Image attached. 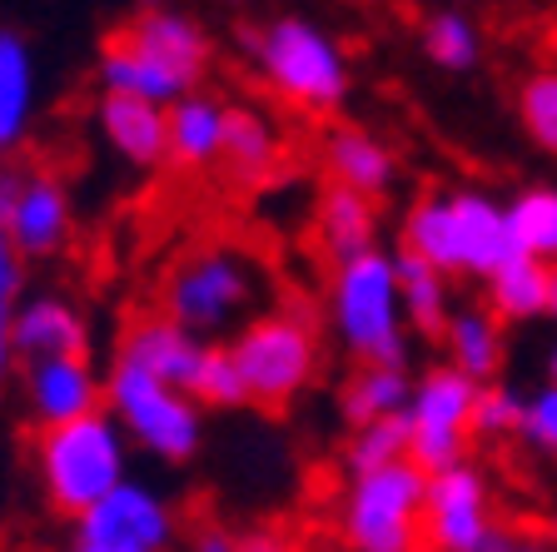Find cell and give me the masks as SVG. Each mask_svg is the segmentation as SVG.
<instances>
[{"mask_svg": "<svg viewBox=\"0 0 557 552\" xmlns=\"http://www.w3.org/2000/svg\"><path fill=\"white\" fill-rule=\"evenodd\" d=\"M404 249L433 265L438 274H468L483 284L518 259L508 205H498L483 189H448V195L413 199L404 214Z\"/></svg>", "mask_w": 557, "mask_h": 552, "instance_id": "cell-1", "label": "cell"}, {"mask_svg": "<svg viewBox=\"0 0 557 552\" xmlns=\"http://www.w3.org/2000/svg\"><path fill=\"white\" fill-rule=\"evenodd\" d=\"M35 473H40L50 507L81 523L95 503H104L120 483H129V438L104 408L81 424L40 428Z\"/></svg>", "mask_w": 557, "mask_h": 552, "instance_id": "cell-2", "label": "cell"}, {"mask_svg": "<svg viewBox=\"0 0 557 552\" xmlns=\"http://www.w3.org/2000/svg\"><path fill=\"white\" fill-rule=\"evenodd\" d=\"M329 319L338 344L354 364L373 368H408V319L398 299L394 254H363L354 265H338L329 279Z\"/></svg>", "mask_w": 557, "mask_h": 552, "instance_id": "cell-3", "label": "cell"}, {"mask_svg": "<svg viewBox=\"0 0 557 552\" xmlns=\"http://www.w3.org/2000/svg\"><path fill=\"white\" fill-rule=\"evenodd\" d=\"M255 70L278 100H289L294 110H309V115L338 110L354 85L344 46L319 21H304V15H278L255 35Z\"/></svg>", "mask_w": 557, "mask_h": 552, "instance_id": "cell-4", "label": "cell"}, {"mask_svg": "<svg viewBox=\"0 0 557 552\" xmlns=\"http://www.w3.org/2000/svg\"><path fill=\"white\" fill-rule=\"evenodd\" d=\"M429 473L413 458L379 473H359L338 498V532L348 552H429Z\"/></svg>", "mask_w": 557, "mask_h": 552, "instance_id": "cell-5", "label": "cell"}, {"mask_svg": "<svg viewBox=\"0 0 557 552\" xmlns=\"http://www.w3.org/2000/svg\"><path fill=\"white\" fill-rule=\"evenodd\" d=\"M259 294H264V279L249 254L234 244H205V249L185 254L164 279V319L205 339L249 319Z\"/></svg>", "mask_w": 557, "mask_h": 552, "instance_id": "cell-6", "label": "cell"}, {"mask_svg": "<svg viewBox=\"0 0 557 552\" xmlns=\"http://www.w3.org/2000/svg\"><path fill=\"white\" fill-rule=\"evenodd\" d=\"M230 354L244 373L249 403L269 408V414L299 398L309 389V379L319 373V334H313L309 309H299V304L239 323Z\"/></svg>", "mask_w": 557, "mask_h": 552, "instance_id": "cell-7", "label": "cell"}, {"mask_svg": "<svg viewBox=\"0 0 557 552\" xmlns=\"http://www.w3.org/2000/svg\"><path fill=\"white\" fill-rule=\"evenodd\" d=\"M104 414L125 428V438L135 449H145L150 458L170 463H189L205 443V414L185 389L150 379L129 364H115L104 373Z\"/></svg>", "mask_w": 557, "mask_h": 552, "instance_id": "cell-8", "label": "cell"}, {"mask_svg": "<svg viewBox=\"0 0 557 552\" xmlns=\"http://www.w3.org/2000/svg\"><path fill=\"white\" fill-rule=\"evenodd\" d=\"M473 403H478V383L468 373H458L453 364H433L413 379V403H408L413 449H408V458L429 478L468 463V449H473Z\"/></svg>", "mask_w": 557, "mask_h": 552, "instance_id": "cell-9", "label": "cell"}, {"mask_svg": "<svg viewBox=\"0 0 557 552\" xmlns=\"http://www.w3.org/2000/svg\"><path fill=\"white\" fill-rule=\"evenodd\" d=\"M423 532H429V552H508L518 538L508 523H498L487 478L473 463L429 478Z\"/></svg>", "mask_w": 557, "mask_h": 552, "instance_id": "cell-10", "label": "cell"}, {"mask_svg": "<svg viewBox=\"0 0 557 552\" xmlns=\"http://www.w3.org/2000/svg\"><path fill=\"white\" fill-rule=\"evenodd\" d=\"M0 230L15 259H55L75 234L70 189L46 170H0Z\"/></svg>", "mask_w": 557, "mask_h": 552, "instance_id": "cell-11", "label": "cell"}, {"mask_svg": "<svg viewBox=\"0 0 557 552\" xmlns=\"http://www.w3.org/2000/svg\"><path fill=\"white\" fill-rule=\"evenodd\" d=\"M174 538H180V518H174L170 498L150 483H135V478L120 483L104 503H95L75 523V542L115 552H170Z\"/></svg>", "mask_w": 557, "mask_h": 552, "instance_id": "cell-12", "label": "cell"}, {"mask_svg": "<svg viewBox=\"0 0 557 552\" xmlns=\"http://www.w3.org/2000/svg\"><path fill=\"white\" fill-rule=\"evenodd\" d=\"M115 35L129 50L150 56L154 65H164L174 81H185L189 90H199V75L209 70V56H214L205 25L189 11H174V5H150V11L129 15Z\"/></svg>", "mask_w": 557, "mask_h": 552, "instance_id": "cell-13", "label": "cell"}, {"mask_svg": "<svg viewBox=\"0 0 557 552\" xmlns=\"http://www.w3.org/2000/svg\"><path fill=\"white\" fill-rule=\"evenodd\" d=\"M25 403L40 428H65L104 408V373L90 358L25 364Z\"/></svg>", "mask_w": 557, "mask_h": 552, "instance_id": "cell-14", "label": "cell"}, {"mask_svg": "<svg viewBox=\"0 0 557 552\" xmlns=\"http://www.w3.org/2000/svg\"><path fill=\"white\" fill-rule=\"evenodd\" d=\"M11 354L21 364H50V358H90V323L60 294H35L15 304Z\"/></svg>", "mask_w": 557, "mask_h": 552, "instance_id": "cell-15", "label": "cell"}, {"mask_svg": "<svg viewBox=\"0 0 557 552\" xmlns=\"http://www.w3.org/2000/svg\"><path fill=\"white\" fill-rule=\"evenodd\" d=\"M205 348H209L205 339H195L189 329H180L174 319L150 314V319H135L125 334H120L115 364H129V368H139V373H150V379L170 383V389H185L189 393Z\"/></svg>", "mask_w": 557, "mask_h": 552, "instance_id": "cell-16", "label": "cell"}, {"mask_svg": "<svg viewBox=\"0 0 557 552\" xmlns=\"http://www.w3.org/2000/svg\"><path fill=\"white\" fill-rule=\"evenodd\" d=\"M95 125L100 139L115 150V160L135 164V170H160L170 164V110L129 95H100L95 100Z\"/></svg>", "mask_w": 557, "mask_h": 552, "instance_id": "cell-17", "label": "cell"}, {"mask_svg": "<svg viewBox=\"0 0 557 552\" xmlns=\"http://www.w3.org/2000/svg\"><path fill=\"white\" fill-rule=\"evenodd\" d=\"M319 160H324V170H329V184L354 189V195L373 199V205H379L398 180L394 150L363 125H334L324 135V145H319Z\"/></svg>", "mask_w": 557, "mask_h": 552, "instance_id": "cell-18", "label": "cell"}, {"mask_svg": "<svg viewBox=\"0 0 557 552\" xmlns=\"http://www.w3.org/2000/svg\"><path fill=\"white\" fill-rule=\"evenodd\" d=\"M313 234H319V249L338 265H354V259H363V254L379 249V205L363 195H354V189H338V184H329L324 195H319V205H313Z\"/></svg>", "mask_w": 557, "mask_h": 552, "instance_id": "cell-19", "label": "cell"}, {"mask_svg": "<svg viewBox=\"0 0 557 552\" xmlns=\"http://www.w3.org/2000/svg\"><path fill=\"white\" fill-rule=\"evenodd\" d=\"M224 125L230 105L209 90H189L180 105H170V164L174 170H209L224 155Z\"/></svg>", "mask_w": 557, "mask_h": 552, "instance_id": "cell-20", "label": "cell"}, {"mask_svg": "<svg viewBox=\"0 0 557 552\" xmlns=\"http://www.w3.org/2000/svg\"><path fill=\"white\" fill-rule=\"evenodd\" d=\"M95 81H100V95H129V100L160 105V110H170V105H180L189 95L185 81H174L170 70L154 65L150 56L129 50L120 35L104 40L100 60H95Z\"/></svg>", "mask_w": 557, "mask_h": 552, "instance_id": "cell-21", "label": "cell"}, {"mask_svg": "<svg viewBox=\"0 0 557 552\" xmlns=\"http://www.w3.org/2000/svg\"><path fill=\"white\" fill-rule=\"evenodd\" d=\"M443 354H448L443 364H453L478 389H487L508 364V334L487 309H453L448 329H443Z\"/></svg>", "mask_w": 557, "mask_h": 552, "instance_id": "cell-22", "label": "cell"}, {"mask_svg": "<svg viewBox=\"0 0 557 552\" xmlns=\"http://www.w3.org/2000/svg\"><path fill=\"white\" fill-rule=\"evenodd\" d=\"M278 139L274 120L255 105H230V125H224V155H220V170L230 174L234 184H259L269 180V170L278 164Z\"/></svg>", "mask_w": 557, "mask_h": 552, "instance_id": "cell-23", "label": "cell"}, {"mask_svg": "<svg viewBox=\"0 0 557 552\" xmlns=\"http://www.w3.org/2000/svg\"><path fill=\"white\" fill-rule=\"evenodd\" d=\"M413 403V379L408 368H373L354 364V373L338 389V414L348 418V428H369L383 418H404Z\"/></svg>", "mask_w": 557, "mask_h": 552, "instance_id": "cell-24", "label": "cell"}, {"mask_svg": "<svg viewBox=\"0 0 557 552\" xmlns=\"http://www.w3.org/2000/svg\"><path fill=\"white\" fill-rule=\"evenodd\" d=\"M394 269H398V299H404L408 334L443 339V329H448V319H453L448 274H438V269L423 265V259L408 249L394 254Z\"/></svg>", "mask_w": 557, "mask_h": 552, "instance_id": "cell-25", "label": "cell"}, {"mask_svg": "<svg viewBox=\"0 0 557 552\" xmlns=\"http://www.w3.org/2000/svg\"><path fill=\"white\" fill-rule=\"evenodd\" d=\"M547 284H553V269L518 254L512 265H503L498 274L487 279V314L498 323H533L547 319Z\"/></svg>", "mask_w": 557, "mask_h": 552, "instance_id": "cell-26", "label": "cell"}, {"mask_svg": "<svg viewBox=\"0 0 557 552\" xmlns=\"http://www.w3.org/2000/svg\"><path fill=\"white\" fill-rule=\"evenodd\" d=\"M508 224H512V240H518V254L557 269V184L518 189L508 205Z\"/></svg>", "mask_w": 557, "mask_h": 552, "instance_id": "cell-27", "label": "cell"}, {"mask_svg": "<svg viewBox=\"0 0 557 552\" xmlns=\"http://www.w3.org/2000/svg\"><path fill=\"white\" fill-rule=\"evenodd\" d=\"M30 100H35L30 50H25V40L15 30H0V150H11L25 135Z\"/></svg>", "mask_w": 557, "mask_h": 552, "instance_id": "cell-28", "label": "cell"}, {"mask_svg": "<svg viewBox=\"0 0 557 552\" xmlns=\"http://www.w3.org/2000/svg\"><path fill=\"white\" fill-rule=\"evenodd\" d=\"M423 56L448 75H463L483 60V30L468 11H433L423 21Z\"/></svg>", "mask_w": 557, "mask_h": 552, "instance_id": "cell-29", "label": "cell"}, {"mask_svg": "<svg viewBox=\"0 0 557 552\" xmlns=\"http://www.w3.org/2000/svg\"><path fill=\"white\" fill-rule=\"evenodd\" d=\"M408 449H413V428H408V414L404 418H383V424H369V428H354V433H348L344 468H348V478H359V473H379V468H394V463L408 458Z\"/></svg>", "mask_w": 557, "mask_h": 552, "instance_id": "cell-30", "label": "cell"}, {"mask_svg": "<svg viewBox=\"0 0 557 552\" xmlns=\"http://www.w3.org/2000/svg\"><path fill=\"white\" fill-rule=\"evenodd\" d=\"M189 398L199 408H244L249 403V389H244V373L234 364L230 344H209L205 358L195 368V383H189Z\"/></svg>", "mask_w": 557, "mask_h": 552, "instance_id": "cell-31", "label": "cell"}, {"mask_svg": "<svg viewBox=\"0 0 557 552\" xmlns=\"http://www.w3.org/2000/svg\"><path fill=\"white\" fill-rule=\"evenodd\" d=\"M518 120L537 150L557 155V65L533 70L518 85Z\"/></svg>", "mask_w": 557, "mask_h": 552, "instance_id": "cell-32", "label": "cell"}, {"mask_svg": "<svg viewBox=\"0 0 557 552\" xmlns=\"http://www.w3.org/2000/svg\"><path fill=\"white\" fill-rule=\"evenodd\" d=\"M522 403L512 389L503 383H487L478 389V403H473V438H508V433H522Z\"/></svg>", "mask_w": 557, "mask_h": 552, "instance_id": "cell-33", "label": "cell"}, {"mask_svg": "<svg viewBox=\"0 0 557 552\" xmlns=\"http://www.w3.org/2000/svg\"><path fill=\"white\" fill-rule=\"evenodd\" d=\"M518 438H528L537 453L557 458V383H543L533 398L522 403V433Z\"/></svg>", "mask_w": 557, "mask_h": 552, "instance_id": "cell-34", "label": "cell"}, {"mask_svg": "<svg viewBox=\"0 0 557 552\" xmlns=\"http://www.w3.org/2000/svg\"><path fill=\"white\" fill-rule=\"evenodd\" d=\"M15 289H21V259L5 244V230H0V379L11 373V319H15Z\"/></svg>", "mask_w": 557, "mask_h": 552, "instance_id": "cell-35", "label": "cell"}, {"mask_svg": "<svg viewBox=\"0 0 557 552\" xmlns=\"http://www.w3.org/2000/svg\"><path fill=\"white\" fill-rule=\"evenodd\" d=\"M189 552H239V532L224 528V523H205V528H195Z\"/></svg>", "mask_w": 557, "mask_h": 552, "instance_id": "cell-36", "label": "cell"}, {"mask_svg": "<svg viewBox=\"0 0 557 552\" xmlns=\"http://www.w3.org/2000/svg\"><path fill=\"white\" fill-rule=\"evenodd\" d=\"M239 552H299L278 528H255V532H239Z\"/></svg>", "mask_w": 557, "mask_h": 552, "instance_id": "cell-37", "label": "cell"}, {"mask_svg": "<svg viewBox=\"0 0 557 552\" xmlns=\"http://www.w3.org/2000/svg\"><path fill=\"white\" fill-rule=\"evenodd\" d=\"M508 552H557V542H553V538H543V532H518Z\"/></svg>", "mask_w": 557, "mask_h": 552, "instance_id": "cell-38", "label": "cell"}, {"mask_svg": "<svg viewBox=\"0 0 557 552\" xmlns=\"http://www.w3.org/2000/svg\"><path fill=\"white\" fill-rule=\"evenodd\" d=\"M547 319L557 323V269H553V284H547Z\"/></svg>", "mask_w": 557, "mask_h": 552, "instance_id": "cell-39", "label": "cell"}, {"mask_svg": "<svg viewBox=\"0 0 557 552\" xmlns=\"http://www.w3.org/2000/svg\"><path fill=\"white\" fill-rule=\"evenodd\" d=\"M547 383H557V348L547 354Z\"/></svg>", "mask_w": 557, "mask_h": 552, "instance_id": "cell-40", "label": "cell"}, {"mask_svg": "<svg viewBox=\"0 0 557 552\" xmlns=\"http://www.w3.org/2000/svg\"><path fill=\"white\" fill-rule=\"evenodd\" d=\"M70 552H115V548H90V542H75Z\"/></svg>", "mask_w": 557, "mask_h": 552, "instance_id": "cell-41", "label": "cell"}, {"mask_svg": "<svg viewBox=\"0 0 557 552\" xmlns=\"http://www.w3.org/2000/svg\"><path fill=\"white\" fill-rule=\"evenodd\" d=\"M0 155H5V150H0Z\"/></svg>", "mask_w": 557, "mask_h": 552, "instance_id": "cell-42", "label": "cell"}]
</instances>
